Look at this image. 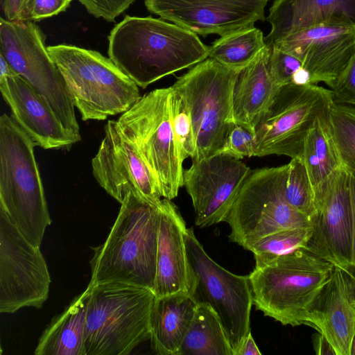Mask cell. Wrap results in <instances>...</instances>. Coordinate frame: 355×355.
Listing matches in <instances>:
<instances>
[{
  "instance_id": "20",
  "label": "cell",
  "mask_w": 355,
  "mask_h": 355,
  "mask_svg": "<svg viewBox=\"0 0 355 355\" xmlns=\"http://www.w3.org/2000/svg\"><path fill=\"white\" fill-rule=\"evenodd\" d=\"M307 321L329 342L336 355H350L355 334V280L348 272L334 266Z\"/></svg>"
},
{
  "instance_id": "15",
  "label": "cell",
  "mask_w": 355,
  "mask_h": 355,
  "mask_svg": "<svg viewBox=\"0 0 355 355\" xmlns=\"http://www.w3.org/2000/svg\"><path fill=\"white\" fill-rule=\"evenodd\" d=\"M251 171L223 154L192 159L183 173V184L192 200L196 225L205 227L225 221Z\"/></svg>"
},
{
  "instance_id": "38",
  "label": "cell",
  "mask_w": 355,
  "mask_h": 355,
  "mask_svg": "<svg viewBox=\"0 0 355 355\" xmlns=\"http://www.w3.org/2000/svg\"><path fill=\"white\" fill-rule=\"evenodd\" d=\"M28 0H0L5 19L11 21H27Z\"/></svg>"
},
{
  "instance_id": "22",
  "label": "cell",
  "mask_w": 355,
  "mask_h": 355,
  "mask_svg": "<svg viewBox=\"0 0 355 355\" xmlns=\"http://www.w3.org/2000/svg\"><path fill=\"white\" fill-rule=\"evenodd\" d=\"M185 221L171 200L159 205L156 276L153 289L156 297L186 291L188 288V259Z\"/></svg>"
},
{
  "instance_id": "17",
  "label": "cell",
  "mask_w": 355,
  "mask_h": 355,
  "mask_svg": "<svg viewBox=\"0 0 355 355\" xmlns=\"http://www.w3.org/2000/svg\"><path fill=\"white\" fill-rule=\"evenodd\" d=\"M350 172L343 166L322 197L311 218L313 234L306 248L349 272L352 258Z\"/></svg>"
},
{
  "instance_id": "5",
  "label": "cell",
  "mask_w": 355,
  "mask_h": 355,
  "mask_svg": "<svg viewBox=\"0 0 355 355\" xmlns=\"http://www.w3.org/2000/svg\"><path fill=\"white\" fill-rule=\"evenodd\" d=\"M89 284L85 355H127L150 339L156 299L152 289L114 282Z\"/></svg>"
},
{
  "instance_id": "23",
  "label": "cell",
  "mask_w": 355,
  "mask_h": 355,
  "mask_svg": "<svg viewBox=\"0 0 355 355\" xmlns=\"http://www.w3.org/2000/svg\"><path fill=\"white\" fill-rule=\"evenodd\" d=\"M271 51L266 44L257 57L240 70L234 85V122L254 133L259 118L280 87L274 82L269 71Z\"/></svg>"
},
{
  "instance_id": "19",
  "label": "cell",
  "mask_w": 355,
  "mask_h": 355,
  "mask_svg": "<svg viewBox=\"0 0 355 355\" xmlns=\"http://www.w3.org/2000/svg\"><path fill=\"white\" fill-rule=\"evenodd\" d=\"M0 91L12 117L35 146L58 149L81 140L64 127L46 101L16 73L0 82Z\"/></svg>"
},
{
  "instance_id": "32",
  "label": "cell",
  "mask_w": 355,
  "mask_h": 355,
  "mask_svg": "<svg viewBox=\"0 0 355 355\" xmlns=\"http://www.w3.org/2000/svg\"><path fill=\"white\" fill-rule=\"evenodd\" d=\"M170 110L172 127L181 157L183 161L188 157L193 158L196 152V141L191 119L181 98L173 88Z\"/></svg>"
},
{
  "instance_id": "31",
  "label": "cell",
  "mask_w": 355,
  "mask_h": 355,
  "mask_svg": "<svg viewBox=\"0 0 355 355\" xmlns=\"http://www.w3.org/2000/svg\"><path fill=\"white\" fill-rule=\"evenodd\" d=\"M286 196L295 209L311 220L316 214L314 191L300 158H293L288 164Z\"/></svg>"
},
{
  "instance_id": "25",
  "label": "cell",
  "mask_w": 355,
  "mask_h": 355,
  "mask_svg": "<svg viewBox=\"0 0 355 355\" xmlns=\"http://www.w3.org/2000/svg\"><path fill=\"white\" fill-rule=\"evenodd\" d=\"M91 286L55 316L40 338L35 355H85V329Z\"/></svg>"
},
{
  "instance_id": "2",
  "label": "cell",
  "mask_w": 355,
  "mask_h": 355,
  "mask_svg": "<svg viewBox=\"0 0 355 355\" xmlns=\"http://www.w3.org/2000/svg\"><path fill=\"white\" fill-rule=\"evenodd\" d=\"M160 203L153 205L133 192L125 196L108 236L94 248L90 284L114 282L153 289Z\"/></svg>"
},
{
  "instance_id": "40",
  "label": "cell",
  "mask_w": 355,
  "mask_h": 355,
  "mask_svg": "<svg viewBox=\"0 0 355 355\" xmlns=\"http://www.w3.org/2000/svg\"><path fill=\"white\" fill-rule=\"evenodd\" d=\"M237 355H261L254 340L251 331L246 336L241 348L237 352Z\"/></svg>"
},
{
  "instance_id": "41",
  "label": "cell",
  "mask_w": 355,
  "mask_h": 355,
  "mask_svg": "<svg viewBox=\"0 0 355 355\" xmlns=\"http://www.w3.org/2000/svg\"><path fill=\"white\" fill-rule=\"evenodd\" d=\"M291 83L297 85L311 84V74L309 71L302 67L293 74Z\"/></svg>"
},
{
  "instance_id": "4",
  "label": "cell",
  "mask_w": 355,
  "mask_h": 355,
  "mask_svg": "<svg viewBox=\"0 0 355 355\" xmlns=\"http://www.w3.org/2000/svg\"><path fill=\"white\" fill-rule=\"evenodd\" d=\"M33 141L12 116L0 117V208L33 245L51 223Z\"/></svg>"
},
{
  "instance_id": "7",
  "label": "cell",
  "mask_w": 355,
  "mask_h": 355,
  "mask_svg": "<svg viewBox=\"0 0 355 355\" xmlns=\"http://www.w3.org/2000/svg\"><path fill=\"white\" fill-rule=\"evenodd\" d=\"M239 71L207 58L171 86L191 119L196 141L192 159L217 153L234 128L232 94Z\"/></svg>"
},
{
  "instance_id": "12",
  "label": "cell",
  "mask_w": 355,
  "mask_h": 355,
  "mask_svg": "<svg viewBox=\"0 0 355 355\" xmlns=\"http://www.w3.org/2000/svg\"><path fill=\"white\" fill-rule=\"evenodd\" d=\"M0 55L46 101L64 127L80 137L69 89L45 46L40 27L33 21L1 17Z\"/></svg>"
},
{
  "instance_id": "27",
  "label": "cell",
  "mask_w": 355,
  "mask_h": 355,
  "mask_svg": "<svg viewBox=\"0 0 355 355\" xmlns=\"http://www.w3.org/2000/svg\"><path fill=\"white\" fill-rule=\"evenodd\" d=\"M234 355L216 313L197 304L177 355Z\"/></svg>"
},
{
  "instance_id": "18",
  "label": "cell",
  "mask_w": 355,
  "mask_h": 355,
  "mask_svg": "<svg viewBox=\"0 0 355 355\" xmlns=\"http://www.w3.org/2000/svg\"><path fill=\"white\" fill-rule=\"evenodd\" d=\"M270 48L287 52L311 74V84L332 89L355 53V27L320 25L286 37Z\"/></svg>"
},
{
  "instance_id": "37",
  "label": "cell",
  "mask_w": 355,
  "mask_h": 355,
  "mask_svg": "<svg viewBox=\"0 0 355 355\" xmlns=\"http://www.w3.org/2000/svg\"><path fill=\"white\" fill-rule=\"evenodd\" d=\"M73 0H28L27 19L33 21L51 17L64 12Z\"/></svg>"
},
{
  "instance_id": "24",
  "label": "cell",
  "mask_w": 355,
  "mask_h": 355,
  "mask_svg": "<svg viewBox=\"0 0 355 355\" xmlns=\"http://www.w3.org/2000/svg\"><path fill=\"white\" fill-rule=\"evenodd\" d=\"M197 304L186 292L156 297L150 321V343L160 355H177Z\"/></svg>"
},
{
  "instance_id": "43",
  "label": "cell",
  "mask_w": 355,
  "mask_h": 355,
  "mask_svg": "<svg viewBox=\"0 0 355 355\" xmlns=\"http://www.w3.org/2000/svg\"><path fill=\"white\" fill-rule=\"evenodd\" d=\"M350 355H355V334L352 341Z\"/></svg>"
},
{
  "instance_id": "8",
  "label": "cell",
  "mask_w": 355,
  "mask_h": 355,
  "mask_svg": "<svg viewBox=\"0 0 355 355\" xmlns=\"http://www.w3.org/2000/svg\"><path fill=\"white\" fill-rule=\"evenodd\" d=\"M288 164L252 170L225 221L229 239L245 250L272 233L312 226L286 196Z\"/></svg>"
},
{
  "instance_id": "30",
  "label": "cell",
  "mask_w": 355,
  "mask_h": 355,
  "mask_svg": "<svg viewBox=\"0 0 355 355\" xmlns=\"http://www.w3.org/2000/svg\"><path fill=\"white\" fill-rule=\"evenodd\" d=\"M329 121L343 164L355 175V107L334 103Z\"/></svg>"
},
{
  "instance_id": "28",
  "label": "cell",
  "mask_w": 355,
  "mask_h": 355,
  "mask_svg": "<svg viewBox=\"0 0 355 355\" xmlns=\"http://www.w3.org/2000/svg\"><path fill=\"white\" fill-rule=\"evenodd\" d=\"M265 46L262 31L254 26L220 37L209 46L208 58L227 67L241 70Z\"/></svg>"
},
{
  "instance_id": "14",
  "label": "cell",
  "mask_w": 355,
  "mask_h": 355,
  "mask_svg": "<svg viewBox=\"0 0 355 355\" xmlns=\"http://www.w3.org/2000/svg\"><path fill=\"white\" fill-rule=\"evenodd\" d=\"M92 168L99 185L119 203L131 192L155 205L162 200L156 178L117 121L107 122Z\"/></svg>"
},
{
  "instance_id": "1",
  "label": "cell",
  "mask_w": 355,
  "mask_h": 355,
  "mask_svg": "<svg viewBox=\"0 0 355 355\" xmlns=\"http://www.w3.org/2000/svg\"><path fill=\"white\" fill-rule=\"evenodd\" d=\"M109 58L139 87L193 67L209 56L194 33L151 17L126 15L108 36Z\"/></svg>"
},
{
  "instance_id": "3",
  "label": "cell",
  "mask_w": 355,
  "mask_h": 355,
  "mask_svg": "<svg viewBox=\"0 0 355 355\" xmlns=\"http://www.w3.org/2000/svg\"><path fill=\"white\" fill-rule=\"evenodd\" d=\"M334 268L306 248L255 264L248 275L253 304L283 325L308 324L310 309Z\"/></svg>"
},
{
  "instance_id": "33",
  "label": "cell",
  "mask_w": 355,
  "mask_h": 355,
  "mask_svg": "<svg viewBox=\"0 0 355 355\" xmlns=\"http://www.w3.org/2000/svg\"><path fill=\"white\" fill-rule=\"evenodd\" d=\"M271 49L268 68L272 80L279 87L291 83L293 74L302 67V62L287 52Z\"/></svg>"
},
{
  "instance_id": "6",
  "label": "cell",
  "mask_w": 355,
  "mask_h": 355,
  "mask_svg": "<svg viewBox=\"0 0 355 355\" xmlns=\"http://www.w3.org/2000/svg\"><path fill=\"white\" fill-rule=\"evenodd\" d=\"M83 121L124 113L140 97L139 86L110 58L73 45L47 46Z\"/></svg>"
},
{
  "instance_id": "16",
  "label": "cell",
  "mask_w": 355,
  "mask_h": 355,
  "mask_svg": "<svg viewBox=\"0 0 355 355\" xmlns=\"http://www.w3.org/2000/svg\"><path fill=\"white\" fill-rule=\"evenodd\" d=\"M269 0H145L146 9L196 35L220 37L265 19Z\"/></svg>"
},
{
  "instance_id": "29",
  "label": "cell",
  "mask_w": 355,
  "mask_h": 355,
  "mask_svg": "<svg viewBox=\"0 0 355 355\" xmlns=\"http://www.w3.org/2000/svg\"><path fill=\"white\" fill-rule=\"evenodd\" d=\"M312 234V226L282 230L259 239L248 250L253 253L255 264L261 263L297 248H306Z\"/></svg>"
},
{
  "instance_id": "39",
  "label": "cell",
  "mask_w": 355,
  "mask_h": 355,
  "mask_svg": "<svg viewBox=\"0 0 355 355\" xmlns=\"http://www.w3.org/2000/svg\"><path fill=\"white\" fill-rule=\"evenodd\" d=\"M349 193L352 214V258L349 274L355 280V175L350 173Z\"/></svg>"
},
{
  "instance_id": "9",
  "label": "cell",
  "mask_w": 355,
  "mask_h": 355,
  "mask_svg": "<svg viewBox=\"0 0 355 355\" xmlns=\"http://www.w3.org/2000/svg\"><path fill=\"white\" fill-rule=\"evenodd\" d=\"M172 87L154 89L117 120L154 174L162 197H177L183 184V160L175 138L170 110Z\"/></svg>"
},
{
  "instance_id": "42",
  "label": "cell",
  "mask_w": 355,
  "mask_h": 355,
  "mask_svg": "<svg viewBox=\"0 0 355 355\" xmlns=\"http://www.w3.org/2000/svg\"><path fill=\"white\" fill-rule=\"evenodd\" d=\"M15 73L5 58L0 55V82Z\"/></svg>"
},
{
  "instance_id": "13",
  "label": "cell",
  "mask_w": 355,
  "mask_h": 355,
  "mask_svg": "<svg viewBox=\"0 0 355 355\" xmlns=\"http://www.w3.org/2000/svg\"><path fill=\"white\" fill-rule=\"evenodd\" d=\"M50 284L40 247L32 245L0 208V312L40 309L48 298Z\"/></svg>"
},
{
  "instance_id": "34",
  "label": "cell",
  "mask_w": 355,
  "mask_h": 355,
  "mask_svg": "<svg viewBox=\"0 0 355 355\" xmlns=\"http://www.w3.org/2000/svg\"><path fill=\"white\" fill-rule=\"evenodd\" d=\"M254 133L241 125L235 124L217 153L241 159L244 157L254 156Z\"/></svg>"
},
{
  "instance_id": "10",
  "label": "cell",
  "mask_w": 355,
  "mask_h": 355,
  "mask_svg": "<svg viewBox=\"0 0 355 355\" xmlns=\"http://www.w3.org/2000/svg\"><path fill=\"white\" fill-rule=\"evenodd\" d=\"M184 236L187 293L197 304L207 305L216 313L234 355H237L250 331L253 298L249 276L235 275L215 262L197 239L193 228H187Z\"/></svg>"
},
{
  "instance_id": "11",
  "label": "cell",
  "mask_w": 355,
  "mask_h": 355,
  "mask_svg": "<svg viewBox=\"0 0 355 355\" xmlns=\"http://www.w3.org/2000/svg\"><path fill=\"white\" fill-rule=\"evenodd\" d=\"M334 103L330 89L293 83L281 86L254 128V156L302 159L309 130Z\"/></svg>"
},
{
  "instance_id": "35",
  "label": "cell",
  "mask_w": 355,
  "mask_h": 355,
  "mask_svg": "<svg viewBox=\"0 0 355 355\" xmlns=\"http://www.w3.org/2000/svg\"><path fill=\"white\" fill-rule=\"evenodd\" d=\"M87 12L96 18L113 21L123 13L135 0H78Z\"/></svg>"
},
{
  "instance_id": "21",
  "label": "cell",
  "mask_w": 355,
  "mask_h": 355,
  "mask_svg": "<svg viewBox=\"0 0 355 355\" xmlns=\"http://www.w3.org/2000/svg\"><path fill=\"white\" fill-rule=\"evenodd\" d=\"M268 21L265 43L278 41L320 25L355 27V0H275Z\"/></svg>"
},
{
  "instance_id": "26",
  "label": "cell",
  "mask_w": 355,
  "mask_h": 355,
  "mask_svg": "<svg viewBox=\"0 0 355 355\" xmlns=\"http://www.w3.org/2000/svg\"><path fill=\"white\" fill-rule=\"evenodd\" d=\"M329 111L319 116L309 130L302 157L314 191L315 205L343 167L331 128Z\"/></svg>"
},
{
  "instance_id": "36",
  "label": "cell",
  "mask_w": 355,
  "mask_h": 355,
  "mask_svg": "<svg viewBox=\"0 0 355 355\" xmlns=\"http://www.w3.org/2000/svg\"><path fill=\"white\" fill-rule=\"evenodd\" d=\"M331 90L334 103L355 107V53Z\"/></svg>"
}]
</instances>
